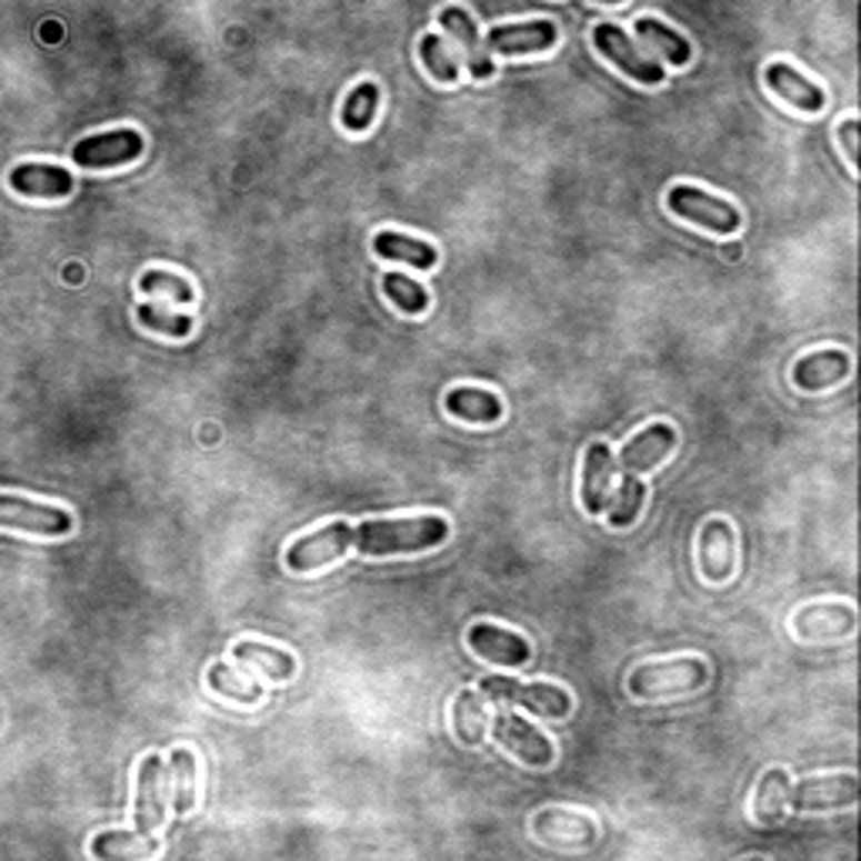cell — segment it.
<instances>
[{"label": "cell", "instance_id": "cell-1", "mask_svg": "<svg viewBox=\"0 0 861 861\" xmlns=\"http://www.w3.org/2000/svg\"><path fill=\"white\" fill-rule=\"evenodd\" d=\"M448 539V522L438 515H414V519H374V522H333L297 539L287 552V565L293 572H313L340 559L343 552L357 549L363 555H398V552H421L441 545Z\"/></svg>", "mask_w": 861, "mask_h": 861}, {"label": "cell", "instance_id": "cell-2", "mask_svg": "<svg viewBox=\"0 0 861 861\" xmlns=\"http://www.w3.org/2000/svg\"><path fill=\"white\" fill-rule=\"evenodd\" d=\"M707 663L703 660H663L637 667L630 677V693L640 700H660V697H680L707 683Z\"/></svg>", "mask_w": 861, "mask_h": 861}, {"label": "cell", "instance_id": "cell-3", "mask_svg": "<svg viewBox=\"0 0 861 861\" xmlns=\"http://www.w3.org/2000/svg\"><path fill=\"white\" fill-rule=\"evenodd\" d=\"M481 697L484 700H495L499 707H525L535 717H565L572 700L565 690L549 687V683H519L512 677H484L481 680Z\"/></svg>", "mask_w": 861, "mask_h": 861}, {"label": "cell", "instance_id": "cell-4", "mask_svg": "<svg viewBox=\"0 0 861 861\" xmlns=\"http://www.w3.org/2000/svg\"><path fill=\"white\" fill-rule=\"evenodd\" d=\"M670 209L673 216L687 219V222H697L710 232H720V236H730L741 229V212H737L727 199H717L697 186H677L670 192Z\"/></svg>", "mask_w": 861, "mask_h": 861}, {"label": "cell", "instance_id": "cell-5", "mask_svg": "<svg viewBox=\"0 0 861 861\" xmlns=\"http://www.w3.org/2000/svg\"><path fill=\"white\" fill-rule=\"evenodd\" d=\"M491 733H495V741L502 748H509L529 768H549L552 758H555L549 737H542L532 723H525L522 717L509 713L505 707H499L495 720H491Z\"/></svg>", "mask_w": 861, "mask_h": 861}, {"label": "cell", "instance_id": "cell-6", "mask_svg": "<svg viewBox=\"0 0 861 861\" xmlns=\"http://www.w3.org/2000/svg\"><path fill=\"white\" fill-rule=\"evenodd\" d=\"M595 48L602 58H609L623 74H630L640 84H660L663 81V68L657 61H650L647 54H640V48L630 41V34L617 24H599L592 34Z\"/></svg>", "mask_w": 861, "mask_h": 861}, {"label": "cell", "instance_id": "cell-7", "mask_svg": "<svg viewBox=\"0 0 861 861\" xmlns=\"http://www.w3.org/2000/svg\"><path fill=\"white\" fill-rule=\"evenodd\" d=\"M0 525L4 529H21V532H31V535H68L71 532V515L64 509H54V505H38V502H28V499H18V495H0Z\"/></svg>", "mask_w": 861, "mask_h": 861}, {"label": "cell", "instance_id": "cell-8", "mask_svg": "<svg viewBox=\"0 0 861 861\" xmlns=\"http://www.w3.org/2000/svg\"><path fill=\"white\" fill-rule=\"evenodd\" d=\"M142 136L136 129H114L104 136H91L84 142L74 146V162L84 169H111V166H126L132 159L142 156Z\"/></svg>", "mask_w": 861, "mask_h": 861}, {"label": "cell", "instance_id": "cell-9", "mask_svg": "<svg viewBox=\"0 0 861 861\" xmlns=\"http://www.w3.org/2000/svg\"><path fill=\"white\" fill-rule=\"evenodd\" d=\"M858 801V781L851 774H828V778H808L798 788L788 791V804L798 811H828V808H848Z\"/></svg>", "mask_w": 861, "mask_h": 861}, {"label": "cell", "instance_id": "cell-10", "mask_svg": "<svg viewBox=\"0 0 861 861\" xmlns=\"http://www.w3.org/2000/svg\"><path fill=\"white\" fill-rule=\"evenodd\" d=\"M559 31L552 21H525V24H502L491 28L484 38V48L495 54H535L555 48Z\"/></svg>", "mask_w": 861, "mask_h": 861}, {"label": "cell", "instance_id": "cell-11", "mask_svg": "<svg viewBox=\"0 0 861 861\" xmlns=\"http://www.w3.org/2000/svg\"><path fill=\"white\" fill-rule=\"evenodd\" d=\"M468 647H471L478 657H484V660H491V663H499V667H525L529 657H532V647H529L525 637H519V633H512V630H502V627H491V623L471 627Z\"/></svg>", "mask_w": 861, "mask_h": 861}, {"label": "cell", "instance_id": "cell-12", "mask_svg": "<svg viewBox=\"0 0 861 861\" xmlns=\"http://www.w3.org/2000/svg\"><path fill=\"white\" fill-rule=\"evenodd\" d=\"M166 768L159 754H149L139 768V798H136V831L152 838L156 824L166 814Z\"/></svg>", "mask_w": 861, "mask_h": 861}, {"label": "cell", "instance_id": "cell-13", "mask_svg": "<svg viewBox=\"0 0 861 861\" xmlns=\"http://www.w3.org/2000/svg\"><path fill=\"white\" fill-rule=\"evenodd\" d=\"M673 448H677V431L670 424H653V428H647V431H640L637 438L627 441V448L620 451V471L623 474H643L653 464H660Z\"/></svg>", "mask_w": 861, "mask_h": 861}, {"label": "cell", "instance_id": "cell-14", "mask_svg": "<svg viewBox=\"0 0 861 861\" xmlns=\"http://www.w3.org/2000/svg\"><path fill=\"white\" fill-rule=\"evenodd\" d=\"M733 559H737L733 529L723 519L707 522L703 532H700V565H703V575L710 582H723L733 572Z\"/></svg>", "mask_w": 861, "mask_h": 861}, {"label": "cell", "instance_id": "cell-15", "mask_svg": "<svg viewBox=\"0 0 861 861\" xmlns=\"http://www.w3.org/2000/svg\"><path fill=\"white\" fill-rule=\"evenodd\" d=\"M851 371V357L844 350H818L794 363V384L801 391H824L844 381Z\"/></svg>", "mask_w": 861, "mask_h": 861}, {"label": "cell", "instance_id": "cell-16", "mask_svg": "<svg viewBox=\"0 0 861 861\" xmlns=\"http://www.w3.org/2000/svg\"><path fill=\"white\" fill-rule=\"evenodd\" d=\"M794 630L801 640H831V637H848L854 630V612L848 605L834 602H818L808 605L794 617Z\"/></svg>", "mask_w": 861, "mask_h": 861}, {"label": "cell", "instance_id": "cell-17", "mask_svg": "<svg viewBox=\"0 0 861 861\" xmlns=\"http://www.w3.org/2000/svg\"><path fill=\"white\" fill-rule=\"evenodd\" d=\"M11 189L21 196H34V199H61L74 189V179L61 166L24 162L11 172Z\"/></svg>", "mask_w": 861, "mask_h": 861}, {"label": "cell", "instance_id": "cell-18", "mask_svg": "<svg viewBox=\"0 0 861 861\" xmlns=\"http://www.w3.org/2000/svg\"><path fill=\"white\" fill-rule=\"evenodd\" d=\"M441 28L461 44V51H464V58H468V68H471V74H474L478 81H488L491 74H495V64H491L488 48H484L481 38H478L474 21H471L461 8H444V11H441Z\"/></svg>", "mask_w": 861, "mask_h": 861}, {"label": "cell", "instance_id": "cell-19", "mask_svg": "<svg viewBox=\"0 0 861 861\" xmlns=\"http://www.w3.org/2000/svg\"><path fill=\"white\" fill-rule=\"evenodd\" d=\"M764 81H768V88H771L778 98H784V101L794 104L798 111L814 114V111L824 108V91H821L814 81H808L804 74H798L794 68L781 64V61L764 71Z\"/></svg>", "mask_w": 861, "mask_h": 861}, {"label": "cell", "instance_id": "cell-20", "mask_svg": "<svg viewBox=\"0 0 861 861\" xmlns=\"http://www.w3.org/2000/svg\"><path fill=\"white\" fill-rule=\"evenodd\" d=\"M612 454L605 444H589L585 448V464H582V505L589 515L605 512V495H609V478H612Z\"/></svg>", "mask_w": 861, "mask_h": 861}, {"label": "cell", "instance_id": "cell-21", "mask_svg": "<svg viewBox=\"0 0 861 861\" xmlns=\"http://www.w3.org/2000/svg\"><path fill=\"white\" fill-rule=\"evenodd\" d=\"M374 253L384 257V260L408 263L414 270H434V263H438V250L431 242L404 236V232H391V229L374 236Z\"/></svg>", "mask_w": 861, "mask_h": 861}, {"label": "cell", "instance_id": "cell-22", "mask_svg": "<svg viewBox=\"0 0 861 861\" xmlns=\"http://www.w3.org/2000/svg\"><path fill=\"white\" fill-rule=\"evenodd\" d=\"M444 408H448V414H454L461 421H474V424H495L502 418V401L491 391H481V388L451 391L444 398Z\"/></svg>", "mask_w": 861, "mask_h": 861}, {"label": "cell", "instance_id": "cell-23", "mask_svg": "<svg viewBox=\"0 0 861 861\" xmlns=\"http://www.w3.org/2000/svg\"><path fill=\"white\" fill-rule=\"evenodd\" d=\"M637 38L640 41H647V44H653L660 54H667V61L670 64H677V68H683L687 61H690V41L683 38V34H677L673 28H667L663 21H657V18H640L637 21Z\"/></svg>", "mask_w": 861, "mask_h": 861}, {"label": "cell", "instance_id": "cell-24", "mask_svg": "<svg viewBox=\"0 0 861 861\" xmlns=\"http://www.w3.org/2000/svg\"><path fill=\"white\" fill-rule=\"evenodd\" d=\"M232 657H236L239 663H260L263 673L273 677V680H290V677L297 673V660H293L290 653L277 650V647H267V643L242 640V643L232 647Z\"/></svg>", "mask_w": 861, "mask_h": 861}, {"label": "cell", "instance_id": "cell-25", "mask_svg": "<svg viewBox=\"0 0 861 861\" xmlns=\"http://www.w3.org/2000/svg\"><path fill=\"white\" fill-rule=\"evenodd\" d=\"M378 101H381L378 84L374 81H360L347 94V101H343V111H340L343 129H350V132H367V129H371V121L378 114Z\"/></svg>", "mask_w": 861, "mask_h": 861}, {"label": "cell", "instance_id": "cell-26", "mask_svg": "<svg viewBox=\"0 0 861 861\" xmlns=\"http://www.w3.org/2000/svg\"><path fill=\"white\" fill-rule=\"evenodd\" d=\"M643 502H647L643 481H640L637 474H623L617 499H612V505H609V525H612V529H630V525L640 519Z\"/></svg>", "mask_w": 861, "mask_h": 861}, {"label": "cell", "instance_id": "cell-27", "mask_svg": "<svg viewBox=\"0 0 861 861\" xmlns=\"http://www.w3.org/2000/svg\"><path fill=\"white\" fill-rule=\"evenodd\" d=\"M788 791H791V778L784 771H768L764 774V781L758 788V801H754V811H758L761 824H778L784 818Z\"/></svg>", "mask_w": 861, "mask_h": 861}, {"label": "cell", "instance_id": "cell-28", "mask_svg": "<svg viewBox=\"0 0 861 861\" xmlns=\"http://www.w3.org/2000/svg\"><path fill=\"white\" fill-rule=\"evenodd\" d=\"M454 733H458V741L468 744V748L481 744V737H484V703L478 700L474 690L458 693V703H454Z\"/></svg>", "mask_w": 861, "mask_h": 861}, {"label": "cell", "instance_id": "cell-29", "mask_svg": "<svg viewBox=\"0 0 861 861\" xmlns=\"http://www.w3.org/2000/svg\"><path fill=\"white\" fill-rule=\"evenodd\" d=\"M209 687H212L216 693L229 697V700H239V703H257V700H263V687H260V683L242 680V677L232 673L226 663H212V667H209Z\"/></svg>", "mask_w": 861, "mask_h": 861}, {"label": "cell", "instance_id": "cell-30", "mask_svg": "<svg viewBox=\"0 0 861 861\" xmlns=\"http://www.w3.org/2000/svg\"><path fill=\"white\" fill-rule=\"evenodd\" d=\"M384 293L404 313H424L428 310V290L404 273H384Z\"/></svg>", "mask_w": 861, "mask_h": 861}, {"label": "cell", "instance_id": "cell-31", "mask_svg": "<svg viewBox=\"0 0 861 861\" xmlns=\"http://www.w3.org/2000/svg\"><path fill=\"white\" fill-rule=\"evenodd\" d=\"M91 851L98 858H114V854H152L156 844L149 838H142L139 831H104L91 841Z\"/></svg>", "mask_w": 861, "mask_h": 861}, {"label": "cell", "instance_id": "cell-32", "mask_svg": "<svg viewBox=\"0 0 861 861\" xmlns=\"http://www.w3.org/2000/svg\"><path fill=\"white\" fill-rule=\"evenodd\" d=\"M421 61L431 71V78H438L441 84H454L458 81V61H454V54L444 48V41L438 34H424L421 38Z\"/></svg>", "mask_w": 861, "mask_h": 861}, {"label": "cell", "instance_id": "cell-33", "mask_svg": "<svg viewBox=\"0 0 861 861\" xmlns=\"http://www.w3.org/2000/svg\"><path fill=\"white\" fill-rule=\"evenodd\" d=\"M142 293L146 297H169V300H176V303H192L196 300V290H192V283L189 280H182V277H176V273H166V270H149V273H142Z\"/></svg>", "mask_w": 861, "mask_h": 861}, {"label": "cell", "instance_id": "cell-34", "mask_svg": "<svg viewBox=\"0 0 861 861\" xmlns=\"http://www.w3.org/2000/svg\"><path fill=\"white\" fill-rule=\"evenodd\" d=\"M172 771H176V811L189 814L196 808V758H192V751H186V748L172 751Z\"/></svg>", "mask_w": 861, "mask_h": 861}, {"label": "cell", "instance_id": "cell-35", "mask_svg": "<svg viewBox=\"0 0 861 861\" xmlns=\"http://www.w3.org/2000/svg\"><path fill=\"white\" fill-rule=\"evenodd\" d=\"M139 320H142V327H149V330H159V333H166V337H189L192 333V317H186V313H169L166 307H159V303H139Z\"/></svg>", "mask_w": 861, "mask_h": 861}, {"label": "cell", "instance_id": "cell-36", "mask_svg": "<svg viewBox=\"0 0 861 861\" xmlns=\"http://www.w3.org/2000/svg\"><path fill=\"white\" fill-rule=\"evenodd\" d=\"M841 142L848 149V162L854 166L858 162V121H844V126H841Z\"/></svg>", "mask_w": 861, "mask_h": 861}, {"label": "cell", "instance_id": "cell-37", "mask_svg": "<svg viewBox=\"0 0 861 861\" xmlns=\"http://www.w3.org/2000/svg\"><path fill=\"white\" fill-rule=\"evenodd\" d=\"M599 4H620V0H599Z\"/></svg>", "mask_w": 861, "mask_h": 861}]
</instances>
